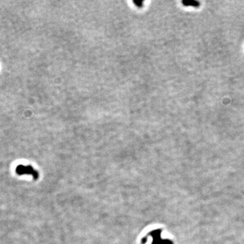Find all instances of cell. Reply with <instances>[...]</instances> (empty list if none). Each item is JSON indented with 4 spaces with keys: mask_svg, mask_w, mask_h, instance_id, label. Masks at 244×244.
Masks as SVG:
<instances>
[{
    "mask_svg": "<svg viewBox=\"0 0 244 244\" xmlns=\"http://www.w3.org/2000/svg\"><path fill=\"white\" fill-rule=\"evenodd\" d=\"M16 172L18 174H31L35 178H37L38 176V174L37 173L34 169L31 168V166H24V165H18Z\"/></svg>",
    "mask_w": 244,
    "mask_h": 244,
    "instance_id": "obj_1",
    "label": "cell"
},
{
    "mask_svg": "<svg viewBox=\"0 0 244 244\" xmlns=\"http://www.w3.org/2000/svg\"><path fill=\"white\" fill-rule=\"evenodd\" d=\"M183 5L185 6H193V7H199V2L197 1H183Z\"/></svg>",
    "mask_w": 244,
    "mask_h": 244,
    "instance_id": "obj_2",
    "label": "cell"
}]
</instances>
